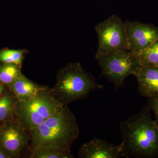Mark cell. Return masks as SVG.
<instances>
[{"instance_id":"cell-1","label":"cell","mask_w":158,"mask_h":158,"mask_svg":"<svg viewBox=\"0 0 158 158\" xmlns=\"http://www.w3.org/2000/svg\"><path fill=\"white\" fill-rule=\"evenodd\" d=\"M145 106L119 125L120 144L125 158H153L158 156V125Z\"/></svg>"},{"instance_id":"cell-2","label":"cell","mask_w":158,"mask_h":158,"mask_svg":"<svg viewBox=\"0 0 158 158\" xmlns=\"http://www.w3.org/2000/svg\"><path fill=\"white\" fill-rule=\"evenodd\" d=\"M29 132L32 147L50 146L69 150L79 135L77 118L66 105Z\"/></svg>"},{"instance_id":"cell-3","label":"cell","mask_w":158,"mask_h":158,"mask_svg":"<svg viewBox=\"0 0 158 158\" xmlns=\"http://www.w3.org/2000/svg\"><path fill=\"white\" fill-rule=\"evenodd\" d=\"M103 88L94 77L83 70L80 63H70L59 72L52 93L66 105L87 97L92 90Z\"/></svg>"},{"instance_id":"cell-4","label":"cell","mask_w":158,"mask_h":158,"mask_svg":"<svg viewBox=\"0 0 158 158\" xmlns=\"http://www.w3.org/2000/svg\"><path fill=\"white\" fill-rule=\"evenodd\" d=\"M64 105L46 89L28 100L18 102V120L30 131L43 123Z\"/></svg>"},{"instance_id":"cell-5","label":"cell","mask_w":158,"mask_h":158,"mask_svg":"<svg viewBox=\"0 0 158 158\" xmlns=\"http://www.w3.org/2000/svg\"><path fill=\"white\" fill-rule=\"evenodd\" d=\"M102 70L101 77L107 79L116 88L123 86L125 79L135 74L141 65L130 51L120 50L97 59Z\"/></svg>"},{"instance_id":"cell-6","label":"cell","mask_w":158,"mask_h":158,"mask_svg":"<svg viewBox=\"0 0 158 158\" xmlns=\"http://www.w3.org/2000/svg\"><path fill=\"white\" fill-rule=\"evenodd\" d=\"M95 30L98 38L96 60L115 51H129L124 22L117 15H112L106 20L100 23L95 27Z\"/></svg>"},{"instance_id":"cell-7","label":"cell","mask_w":158,"mask_h":158,"mask_svg":"<svg viewBox=\"0 0 158 158\" xmlns=\"http://www.w3.org/2000/svg\"><path fill=\"white\" fill-rule=\"evenodd\" d=\"M27 130L17 121H6L0 128V148L9 157H17L28 143Z\"/></svg>"},{"instance_id":"cell-8","label":"cell","mask_w":158,"mask_h":158,"mask_svg":"<svg viewBox=\"0 0 158 158\" xmlns=\"http://www.w3.org/2000/svg\"><path fill=\"white\" fill-rule=\"evenodd\" d=\"M129 51L136 54L158 40V27L152 24L126 20L124 22Z\"/></svg>"},{"instance_id":"cell-9","label":"cell","mask_w":158,"mask_h":158,"mask_svg":"<svg viewBox=\"0 0 158 158\" xmlns=\"http://www.w3.org/2000/svg\"><path fill=\"white\" fill-rule=\"evenodd\" d=\"M78 156L81 158H118L123 155L120 144L115 145L96 138L82 145Z\"/></svg>"},{"instance_id":"cell-10","label":"cell","mask_w":158,"mask_h":158,"mask_svg":"<svg viewBox=\"0 0 158 158\" xmlns=\"http://www.w3.org/2000/svg\"><path fill=\"white\" fill-rule=\"evenodd\" d=\"M135 76L140 95L149 98L158 94V66H141Z\"/></svg>"},{"instance_id":"cell-11","label":"cell","mask_w":158,"mask_h":158,"mask_svg":"<svg viewBox=\"0 0 158 158\" xmlns=\"http://www.w3.org/2000/svg\"><path fill=\"white\" fill-rule=\"evenodd\" d=\"M9 87L18 102L28 100L47 89L38 86L22 73Z\"/></svg>"},{"instance_id":"cell-12","label":"cell","mask_w":158,"mask_h":158,"mask_svg":"<svg viewBox=\"0 0 158 158\" xmlns=\"http://www.w3.org/2000/svg\"><path fill=\"white\" fill-rule=\"evenodd\" d=\"M31 158H72L73 156L69 150L50 146H36L32 147Z\"/></svg>"},{"instance_id":"cell-13","label":"cell","mask_w":158,"mask_h":158,"mask_svg":"<svg viewBox=\"0 0 158 158\" xmlns=\"http://www.w3.org/2000/svg\"><path fill=\"white\" fill-rule=\"evenodd\" d=\"M18 101L13 94L6 92L0 98V122L6 121L16 111Z\"/></svg>"},{"instance_id":"cell-14","label":"cell","mask_w":158,"mask_h":158,"mask_svg":"<svg viewBox=\"0 0 158 158\" xmlns=\"http://www.w3.org/2000/svg\"><path fill=\"white\" fill-rule=\"evenodd\" d=\"M135 55L142 67L158 66V40Z\"/></svg>"},{"instance_id":"cell-15","label":"cell","mask_w":158,"mask_h":158,"mask_svg":"<svg viewBox=\"0 0 158 158\" xmlns=\"http://www.w3.org/2000/svg\"><path fill=\"white\" fill-rule=\"evenodd\" d=\"M21 74L19 65L3 63L0 65V83L10 86Z\"/></svg>"},{"instance_id":"cell-16","label":"cell","mask_w":158,"mask_h":158,"mask_svg":"<svg viewBox=\"0 0 158 158\" xmlns=\"http://www.w3.org/2000/svg\"><path fill=\"white\" fill-rule=\"evenodd\" d=\"M25 51L23 50L5 49L0 51V62L3 63H13L20 65L23 62Z\"/></svg>"},{"instance_id":"cell-17","label":"cell","mask_w":158,"mask_h":158,"mask_svg":"<svg viewBox=\"0 0 158 158\" xmlns=\"http://www.w3.org/2000/svg\"><path fill=\"white\" fill-rule=\"evenodd\" d=\"M148 98V106L154 114L155 120L158 125V94Z\"/></svg>"},{"instance_id":"cell-18","label":"cell","mask_w":158,"mask_h":158,"mask_svg":"<svg viewBox=\"0 0 158 158\" xmlns=\"http://www.w3.org/2000/svg\"><path fill=\"white\" fill-rule=\"evenodd\" d=\"M0 158H10V157L0 148Z\"/></svg>"},{"instance_id":"cell-19","label":"cell","mask_w":158,"mask_h":158,"mask_svg":"<svg viewBox=\"0 0 158 158\" xmlns=\"http://www.w3.org/2000/svg\"><path fill=\"white\" fill-rule=\"evenodd\" d=\"M4 89H5V87H4V85L0 83V98L2 96Z\"/></svg>"}]
</instances>
